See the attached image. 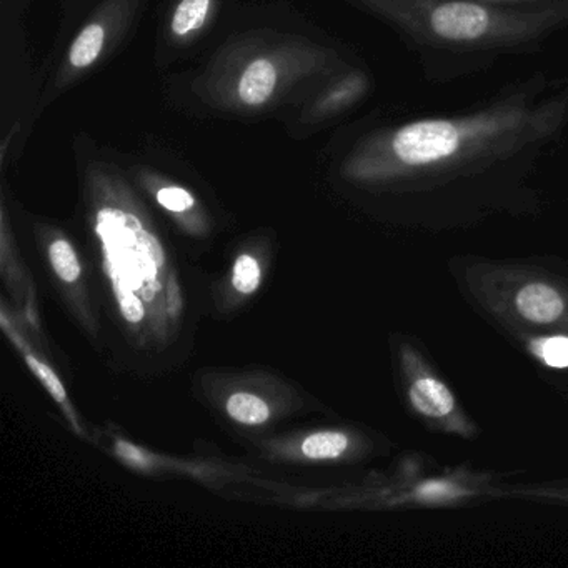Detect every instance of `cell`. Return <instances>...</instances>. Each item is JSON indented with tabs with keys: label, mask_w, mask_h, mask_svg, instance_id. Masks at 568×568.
<instances>
[{
	"label": "cell",
	"mask_w": 568,
	"mask_h": 568,
	"mask_svg": "<svg viewBox=\"0 0 568 568\" xmlns=\"http://www.w3.org/2000/svg\"><path fill=\"white\" fill-rule=\"evenodd\" d=\"M517 308L527 321L550 324L564 312V301L555 288L545 284H530L518 292Z\"/></svg>",
	"instance_id": "3"
},
{
	"label": "cell",
	"mask_w": 568,
	"mask_h": 568,
	"mask_svg": "<svg viewBox=\"0 0 568 568\" xmlns=\"http://www.w3.org/2000/svg\"><path fill=\"white\" fill-rule=\"evenodd\" d=\"M119 301H121L122 314L129 322L138 324L144 318V305H142L138 295L132 294V292H122V295H119Z\"/></svg>",
	"instance_id": "15"
},
{
	"label": "cell",
	"mask_w": 568,
	"mask_h": 568,
	"mask_svg": "<svg viewBox=\"0 0 568 568\" xmlns=\"http://www.w3.org/2000/svg\"><path fill=\"white\" fill-rule=\"evenodd\" d=\"M432 29L447 41H475L487 34L490 14L484 8L468 2H447L430 16Z\"/></svg>",
	"instance_id": "2"
},
{
	"label": "cell",
	"mask_w": 568,
	"mask_h": 568,
	"mask_svg": "<svg viewBox=\"0 0 568 568\" xmlns=\"http://www.w3.org/2000/svg\"><path fill=\"white\" fill-rule=\"evenodd\" d=\"M538 355H540L545 364L550 365V367H568V338H547V341L538 345Z\"/></svg>",
	"instance_id": "13"
},
{
	"label": "cell",
	"mask_w": 568,
	"mask_h": 568,
	"mask_svg": "<svg viewBox=\"0 0 568 568\" xmlns=\"http://www.w3.org/2000/svg\"><path fill=\"white\" fill-rule=\"evenodd\" d=\"M227 412L234 420L244 425H261L271 417V408L261 397L247 392L232 395L227 402Z\"/></svg>",
	"instance_id": "7"
},
{
	"label": "cell",
	"mask_w": 568,
	"mask_h": 568,
	"mask_svg": "<svg viewBox=\"0 0 568 568\" xmlns=\"http://www.w3.org/2000/svg\"><path fill=\"white\" fill-rule=\"evenodd\" d=\"M49 257H51L52 267L62 281L68 282V284L79 281L82 272L81 262H79L74 248L68 241H64V239L55 241L49 248Z\"/></svg>",
	"instance_id": "10"
},
{
	"label": "cell",
	"mask_w": 568,
	"mask_h": 568,
	"mask_svg": "<svg viewBox=\"0 0 568 568\" xmlns=\"http://www.w3.org/2000/svg\"><path fill=\"white\" fill-rule=\"evenodd\" d=\"M211 0H182L172 19V31L175 36H187L204 26L207 19Z\"/></svg>",
	"instance_id": "8"
},
{
	"label": "cell",
	"mask_w": 568,
	"mask_h": 568,
	"mask_svg": "<svg viewBox=\"0 0 568 568\" xmlns=\"http://www.w3.org/2000/svg\"><path fill=\"white\" fill-rule=\"evenodd\" d=\"M118 454L124 460L131 462V464L145 465L144 454L138 447H132V445L125 444V442H119Z\"/></svg>",
	"instance_id": "17"
},
{
	"label": "cell",
	"mask_w": 568,
	"mask_h": 568,
	"mask_svg": "<svg viewBox=\"0 0 568 568\" xmlns=\"http://www.w3.org/2000/svg\"><path fill=\"white\" fill-rule=\"evenodd\" d=\"M105 31L102 26L91 24L84 29L72 44L69 61L75 69H85L94 64L104 49Z\"/></svg>",
	"instance_id": "6"
},
{
	"label": "cell",
	"mask_w": 568,
	"mask_h": 568,
	"mask_svg": "<svg viewBox=\"0 0 568 568\" xmlns=\"http://www.w3.org/2000/svg\"><path fill=\"white\" fill-rule=\"evenodd\" d=\"M158 202L171 212H185L194 207L191 192L181 187H164L158 192Z\"/></svg>",
	"instance_id": "14"
},
{
	"label": "cell",
	"mask_w": 568,
	"mask_h": 568,
	"mask_svg": "<svg viewBox=\"0 0 568 568\" xmlns=\"http://www.w3.org/2000/svg\"><path fill=\"white\" fill-rule=\"evenodd\" d=\"M410 402L415 410L427 417L440 418L452 414L454 395L437 378H420L410 388Z\"/></svg>",
	"instance_id": "5"
},
{
	"label": "cell",
	"mask_w": 568,
	"mask_h": 568,
	"mask_svg": "<svg viewBox=\"0 0 568 568\" xmlns=\"http://www.w3.org/2000/svg\"><path fill=\"white\" fill-rule=\"evenodd\" d=\"M465 141V129L452 121H420L405 125L392 141L398 161L412 168L454 158Z\"/></svg>",
	"instance_id": "1"
},
{
	"label": "cell",
	"mask_w": 568,
	"mask_h": 568,
	"mask_svg": "<svg viewBox=\"0 0 568 568\" xmlns=\"http://www.w3.org/2000/svg\"><path fill=\"white\" fill-rule=\"evenodd\" d=\"M454 494V485L445 484V481H428L418 487V495L425 500H440V498H448Z\"/></svg>",
	"instance_id": "16"
},
{
	"label": "cell",
	"mask_w": 568,
	"mask_h": 568,
	"mask_svg": "<svg viewBox=\"0 0 568 568\" xmlns=\"http://www.w3.org/2000/svg\"><path fill=\"white\" fill-rule=\"evenodd\" d=\"M26 361H28L29 367L32 368V372L38 375L39 381H41L42 384L45 385V388L51 392L52 397H54L55 400L61 402V404H64L68 394H65L64 385L61 384V381H59L54 371H52L49 365H45L44 362L36 358L34 355H26Z\"/></svg>",
	"instance_id": "12"
},
{
	"label": "cell",
	"mask_w": 568,
	"mask_h": 568,
	"mask_svg": "<svg viewBox=\"0 0 568 568\" xmlns=\"http://www.w3.org/2000/svg\"><path fill=\"white\" fill-rule=\"evenodd\" d=\"M277 85V71L267 59H257L248 64L239 82V98L245 105L265 104Z\"/></svg>",
	"instance_id": "4"
},
{
	"label": "cell",
	"mask_w": 568,
	"mask_h": 568,
	"mask_svg": "<svg viewBox=\"0 0 568 568\" xmlns=\"http://www.w3.org/2000/svg\"><path fill=\"white\" fill-rule=\"evenodd\" d=\"M232 282L241 294H254L261 284V267L257 261L251 255H241L235 262Z\"/></svg>",
	"instance_id": "11"
},
{
	"label": "cell",
	"mask_w": 568,
	"mask_h": 568,
	"mask_svg": "<svg viewBox=\"0 0 568 568\" xmlns=\"http://www.w3.org/2000/svg\"><path fill=\"white\" fill-rule=\"evenodd\" d=\"M348 447V438L338 432H321V434L311 435L302 444V454L314 460H324V458H337L344 454Z\"/></svg>",
	"instance_id": "9"
}]
</instances>
